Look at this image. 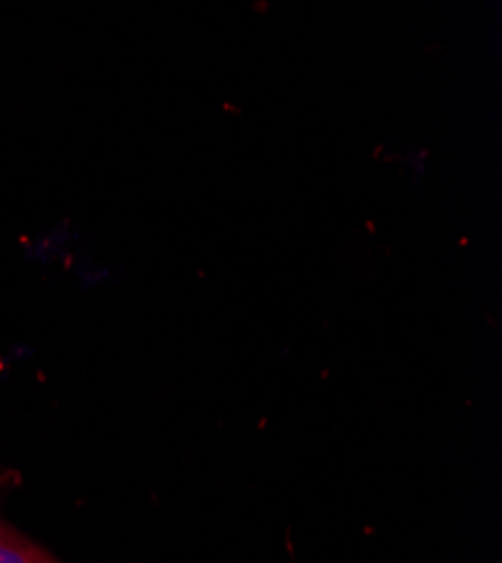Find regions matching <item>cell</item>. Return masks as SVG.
Returning <instances> with one entry per match:
<instances>
[{
	"instance_id": "cell-1",
	"label": "cell",
	"mask_w": 502,
	"mask_h": 563,
	"mask_svg": "<svg viewBox=\"0 0 502 563\" xmlns=\"http://www.w3.org/2000/svg\"><path fill=\"white\" fill-rule=\"evenodd\" d=\"M0 563H64L10 526L0 523Z\"/></svg>"
}]
</instances>
